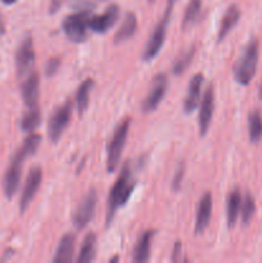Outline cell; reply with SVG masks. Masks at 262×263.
Instances as JSON below:
<instances>
[{"label": "cell", "instance_id": "obj_1", "mask_svg": "<svg viewBox=\"0 0 262 263\" xmlns=\"http://www.w3.org/2000/svg\"><path fill=\"white\" fill-rule=\"evenodd\" d=\"M40 143L41 136L39 134H30L25 139L22 146L13 156L9 167H8L7 172L4 175V180H3V190H4V194L8 199L13 198V195L17 193L18 186H20L23 162L27 157L33 156L36 153Z\"/></svg>", "mask_w": 262, "mask_h": 263}, {"label": "cell", "instance_id": "obj_2", "mask_svg": "<svg viewBox=\"0 0 262 263\" xmlns=\"http://www.w3.org/2000/svg\"><path fill=\"white\" fill-rule=\"evenodd\" d=\"M135 187L133 172H131L130 163L123 164L117 180L110 189L109 198H108V210H107V228L112 222L116 212L118 208L123 207L130 199L131 194Z\"/></svg>", "mask_w": 262, "mask_h": 263}, {"label": "cell", "instance_id": "obj_3", "mask_svg": "<svg viewBox=\"0 0 262 263\" xmlns=\"http://www.w3.org/2000/svg\"><path fill=\"white\" fill-rule=\"evenodd\" d=\"M258 41L253 39L247 44L246 48L241 51L240 57L234 64V79L241 86H247L253 80L257 71V64H258Z\"/></svg>", "mask_w": 262, "mask_h": 263}, {"label": "cell", "instance_id": "obj_4", "mask_svg": "<svg viewBox=\"0 0 262 263\" xmlns=\"http://www.w3.org/2000/svg\"><path fill=\"white\" fill-rule=\"evenodd\" d=\"M92 17L91 10L82 9L73 14L67 15L62 22V30L67 37L73 43H82L86 40L87 31L90 30V18Z\"/></svg>", "mask_w": 262, "mask_h": 263}, {"label": "cell", "instance_id": "obj_5", "mask_svg": "<svg viewBox=\"0 0 262 263\" xmlns=\"http://www.w3.org/2000/svg\"><path fill=\"white\" fill-rule=\"evenodd\" d=\"M130 118H126L125 121L120 123L116 127L115 133H113L112 139L109 141L107 151V170L108 172H113L117 168L118 163H120L121 156H122L123 148L126 145V140H127L128 130H130Z\"/></svg>", "mask_w": 262, "mask_h": 263}, {"label": "cell", "instance_id": "obj_6", "mask_svg": "<svg viewBox=\"0 0 262 263\" xmlns=\"http://www.w3.org/2000/svg\"><path fill=\"white\" fill-rule=\"evenodd\" d=\"M171 12L172 10L166 9L162 20L159 21L158 25L154 27L153 32H152L151 37H149L148 43H146L145 49H144V53H143L144 61L146 62L152 61V59L156 58L157 54L161 51L162 46H163L164 44V40H166L167 27H169L170 18H171Z\"/></svg>", "mask_w": 262, "mask_h": 263}, {"label": "cell", "instance_id": "obj_7", "mask_svg": "<svg viewBox=\"0 0 262 263\" xmlns=\"http://www.w3.org/2000/svg\"><path fill=\"white\" fill-rule=\"evenodd\" d=\"M72 116V103L66 100L63 104L59 105L51 115L50 120L48 123V135L53 143L61 139L63 133L66 131L67 126L69 125Z\"/></svg>", "mask_w": 262, "mask_h": 263}, {"label": "cell", "instance_id": "obj_8", "mask_svg": "<svg viewBox=\"0 0 262 263\" xmlns=\"http://www.w3.org/2000/svg\"><path fill=\"white\" fill-rule=\"evenodd\" d=\"M98 194L94 189L89 190L87 194L81 199L73 213V226L77 230H82L86 228L95 215Z\"/></svg>", "mask_w": 262, "mask_h": 263}, {"label": "cell", "instance_id": "obj_9", "mask_svg": "<svg viewBox=\"0 0 262 263\" xmlns=\"http://www.w3.org/2000/svg\"><path fill=\"white\" fill-rule=\"evenodd\" d=\"M35 48H33V41L30 35L26 36L20 44L15 53V67H17V74L20 77L30 73L35 63Z\"/></svg>", "mask_w": 262, "mask_h": 263}, {"label": "cell", "instance_id": "obj_10", "mask_svg": "<svg viewBox=\"0 0 262 263\" xmlns=\"http://www.w3.org/2000/svg\"><path fill=\"white\" fill-rule=\"evenodd\" d=\"M167 86H169V81H167L166 74L159 73L154 76L151 85V90H149L148 95H146L143 104H141V109H143L144 113L156 110V108L158 107L159 103L163 100L164 95H166Z\"/></svg>", "mask_w": 262, "mask_h": 263}, {"label": "cell", "instance_id": "obj_11", "mask_svg": "<svg viewBox=\"0 0 262 263\" xmlns=\"http://www.w3.org/2000/svg\"><path fill=\"white\" fill-rule=\"evenodd\" d=\"M41 181H43V171L41 167H33L31 171L28 172L27 179H26L25 186H23L22 194H21L20 199V211L25 212L31 204L32 199L35 198L36 193H38L39 187H40Z\"/></svg>", "mask_w": 262, "mask_h": 263}, {"label": "cell", "instance_id": "obj_12", "mask_svg": "<svg viewBox=\"0 0 262 263\" xmlns=\"http://www.w3.org/2000/svg\"><path fill=\"white\" fill-rule=\"evenodd\" d=\"M120 17V8L116 4L109 5L102 14L90 18L89 27L95 33H105L116 25Z\"/></svg>", "mask_w": 262, "mask_h": 263}, {"label": "cell", "instance_id": "obj_13", "mask_svg": "<svg viewBox=\"0 0 262 263\" xmlns=\"http://www.w3.org/2000/svg\"><path fill=\"white\" fill-rule=\"evenodd\" d=\"M213 109H215V91L212 85H208L203 94L202 103L199 109V131L200 136H204L210 128L211 121H212Z\"/></svg>", "mask_w": 262, "mask_h": 263}, {"label": "cell", "instance_id": "obj_14", "mask_svg": "<svg viewBox=\"0 0 262 263\" xmlns=\"http://www.w3.org/2000/svg\"><path fill=\"white\" fill-rule=\"evenodd\" d=\"M39 85H40V80L35 71H31L21 85V94H22V99L27 108L38 105Z\"/></svg>", "mask_w": 262, "mask_h": 263}, {"label": "cell", "instance_id": "obj_15", "mask_svg": "<svg viewBox=\"0 0 262 263\" xmlns=\"http://www.w3.org/2000/svg\"><path fill=\"white\" fill-rule=\"evenodd\" d=\"M211 216H212V195L207 192L200 197L199 204H198L194 226L195 234H202L207 229V226L210 225Z\"/></svg>", "mask_w": 262, "mask_h": 263}, {"label": "cell", "instance_id": "obj_16", "mask_svg": "<svg viewBox=\"0 0 262 263\" xmlns=\"http://www.w3.org/2000/svg\"><path fill=\"white\" fill-rule=\"evenodd\" d=\"M203 85V74L197 73L192 77L188 86L186 97L184 99V112L186 115L194 112L198 107V103L200 100V89Z\"/></svg>", "mask_w": 262, "mask_h": 263}, {"label": "cell", "instance_id": "obj_17", "mask_svg": "<svg viewBox=\"0 0 262 263\" xmlns=\"http://www.w3.org/2000/svg\"><path fill=\"white\" fill-rule=\"evenodd\" d=\"M241 12L239 9L238 5L231 4L230 7L226 9V12L223 13L222 20L220 22V28H218L217 33V43H221L222 40H225L226 36L229 35L231 30L238 25L239 20H240Z\"/></svg>", "mask_w": 262, "mask_h": 263}, {"label": "cell", "instance_id": "obj_18", "mask_svg": "<svg viewBox=\"0 0 262 263\" xmlns=\"http://www.w3.org/2000/svg\"><path fill=\"white\" fill-rule=\"evenodd\" d=\"M74 243H76V238H74V235H72V234L68 233L66 234V235L62 236V239L58 243V247H57L53 262L69 263L73 261Z\"/></svg>", "mask_w": 262, "mask_h": 263}, {"label": "cell", "instance_id": "obj_19", "mask_svg": "<svg viewBox=\"0 0 262 263\" xmlns=\"http://www.w3.org/2000/svg\"><path fill=\"white\" fill-rule=\"evenodd\" d=\"M154 231L146 230L139 238L133 253V261L136 263L148 262L151 258V243L153 239Z\"/></svg>", "mask_w": 262, "mask_h": 263}, {"label": "cell", "instance_id": "obj_20", "mask_svg": "<svg viewBox=\"0 0 262 263\" xmlns=\"http://www.w3.org/2000/svg\"><path fill=\"white\" fill-rule=\"evenodd\" d=\"M241 202H243V198H241L240 190L234 189L229 194L228 203H226V220H228L229 229L235 226L236 220H238V216L241 210Z\"/></svg>", "mask_w": 262, "mask_h": 263}, {"label": "cell", "instance_id": "obj_21", "mask_svg": "<svg viewBox=\"0 0 262 263\" xmlns=\"http://www.w3.org/2000/svg\"><path fill=\"white\" fill-rule=\"evenodd\" d=\"M136 27H138V22H136V17L134 13L128 12L126 14V17L123 18L122 23H121L120 28L117 30V32L115 33V37H113V43L117 45V44L123 43V41L128 40L134 36V33L136 32Z\"/></svg>", "mask_w": 262, "mask_h": 263}, {"label": "cell", "instance_id": "obj_22", "mask_svg": "<svg viewBox=\"0 0 262 263\" xmlns=\"http://www.w3.org/2000/svg\"><path fill=\"white\" fill-rule=\"evenodd\" d=\"M94 89V80L86 79L81 82L76 92V109L80 116L86 112L90 102V94Z\"/></svg>", "mask_w": 262, "mask_h": 263}, {"label": "cell", "instance_id": "obj_23", "mask_svg": "<svg viewBox=\"0 0 262 263\" xmlns=\"http://www.w3.org/2000/svg\"><path fill=\"white\" fill-rule=\"evenodd\" d=\"M95 243H97V236L95 234L89 233L85 236L84 241L80 248V253L77 256V263H90L95 259Z\"/></svg>", "mask_w": 262, "mask_h": 263}, {"label": "cell", "instance_id": "obj_24", "mask_svg": "<svg viewBox=\"0 0 262 263\" xmlns=\"http://www.w3.org/2000/svg\"><path fill=\"white\" fill-rule=\"evenodd\" d=\"M41 123V112L40 108L36 107L28 108L27 112L23 115L21 120V130L25 133H33Z\"/></svg>", "mask_w": 262, "mask_h": 263}, {"label": "cell", "instance_id": "obj_25", "mask_svg": "<svg viewBox=\"0 0 262 263\" xmlns=\"http://www.w3.org/2000/svg\"><path fill=\"white\" fill-rule=\"evenodd\" d=\"M248 134L252 143H259L262 139V115L253 110L248 115Z\"/></svg>", "mask_w": 262, "mask_h": 263}, {"label": "cell", "instance_id": "obj_26", "mask_svg": "<svg viewBox=\"0 0 262 263\" xmlns=\"http://www.w3.org/2000/svg\"><path fill=\"white\" fill-rule=\"evenodd\" d=\"M194 54H195L194 45L190 46L188 50L182 51V53L180 54L179 58H177L176 61L174 62V64H172V73H174L175 76H180V74L184 73V72L189 68L190 64H192L193 58H194Z\"/></svg>", "mask_w": 262, "mask_h": 263}, {"label": "cell", "instance_id": "obj_27", "mask_svg": "<svg viewBox=\"0 0 262 263\" xmlns=\"http://www.w3.org/2000/svg\"><path fill=\"white\" fill-rule=\"evenodd\" d=\"M200 9H202V0H190L188 4L186 9H185L184 17H182L181 28L186 30L190 26L194 25L195 21L198 20L200 14Z\"/></svg>", "mask_w": 262, "mask_h": 263}, {"label": "cell", "instance_id": "obj_28", "mask_svg": "<svg viewBox=\"0 0 262 263\" xmlns=\"http://www.w3.org/2000/svg\"><path fill=\"white\" fill-rule=\"evenodd\" d=\"M243 205H241V222L243 225H248L256 213V200L251 193H247L243 198Z\"/></svg>", "mask_w": 262, "mask_h": 263}, {"label": "cell", "instance_id": "obj_29", "mask_svg": "<svg viewBox=\"0 0 262 263\" xmlns=\"http://www.w3.org/2000/svg\"><path fill=\"white\" fill-rule=\"evenodd\" d=\"M184 175H185V164L184 162H180L176 171H175L174 177H172V189H174V192H179L180 190V187H181L182 185V180H184Z\"/></svg>", "mask_w": 262, "mask_h": 263}, {"label": "cell", "instance_id": "obj_30", "mask_svg": "<svg viewBox=\"0 0 262 263\" xmlns=\"http://www.w3.org/2000/svg\"><path fill=\"white\" fill-rule=\"evenodd\" d=\"M59 67H61V59L58 57H53V58L49 59L45 64V68H44V72H45L46 77H51L58 72Z\"/></svg>", "mask_w": 262, "mask_h": 263}, {"label": "cell", "instance_id": "obj_31", "mask_svg": "<svg viewBox=\"0 0 262 263\" xmlns=\"http://www.w3.org/2000/svg\"><path fill=\"white\" fill-rule=\"evenodd\" d=\"M182 257H181V243L180 241H176L174 247V251H172V257H171V261L172 262H179L182 261Z\"/></svg>", "mask_w": 262, "mask_h": 263}, {"label": "cell", "instance_id": "obj_32", "mask_svg": "<svg viewBox=\"0 0 262 263\" xmlns=\"http://www.w3.org/2000/svg\"><path fill=\"white\" fill-rule=\"evenodd\" d=\"M13 252H14V251H13V249H8V251L5 252V254H4V256L2 257V259H0V261H3V262H4V261H7V259H9L10 257H12L13 254H14V253H13Z\"/></svg>", "mask_w": 262, "mask_h": 263}, {"label": "cell", "instance_id": "obj_33", "mask_svg": "<svg viewBox=\"0 0 262 263\" xmlns=\"http://www.w3.org/2000/svg\"><path fill=\"white\" fill-rule=\"evenodd\" d=\"M5 31V25H4V18H3L2 13H0V35H3Z\"/></svg>", "mask_w": 262, "mask_h": 263}, {"label": "cell", "instance_id": "obj_34", "mask_svg": "<svg viewBox=\"0 0 262 263\" xmlns=\"http://www.w3.org/2000/svg\"><path fill=\"white\" fill-rule=\"evenodd\" d=\"M18 0H2V3L3 4H5V5H12V4H14V3H17Z\"/></svg>", "mask_w": 262, "mask_h": 263}, {"label": "cell", "instance_id": "obj_35", "mask_svg": "<svg viewBox=\"0 0 262 263\" xmlns=\"http://www.w3.org/2000/svg\"><path fill=\"white\" fill-rule=\"evenodd\" d=\"M175 2H176V0H169V4H167V9H171L172 10Z\"/></svg>", "mask_w": 262, "mask_h": 263}, {"label": "cell", "instance_id": "obj_36", "mask_svg": "<svg viewBox=\"0 0 262 263\" xmlns=\"http://www.w3.org/2000/svg\"><path fill=\"white\" fill-rule=\"evenodd\" d=\"M258 97H259V99L262 100V81H261V84H259V87H258Z\"/></svg>", "mask_w": 262, "mask_h": 263}, {"label": "cell", "instance_id": "obj_37", "mask_svg": "<svg viewBox=\"0 0 262 263\" xmlns=\"http://www.w3.org/2000/svg\"><path fill=\"white\" fill-rule=\"evenodd\" d=\"M118 261V257H115V258L109 259V262H117Z\"/></svg>", "mask_w": 262, "mask_h": 263}, {"label": "cell", "instance_id": "obj_38", "mask_svg": "<svg viewBox=\"0 0 262 263\" xmlns=\"http://www.w3.org/2000/svg\"><path fill=\"white\" fill-rule=\"evenodd\" d=\"M148 2H149V3H153V2H154V0H148Z\"/></svg>", "mask_w": 262, "mask_h": 263}, {"label": "cell", "instance_id": "obj_39", "mask_svg": "<svg viewBox=\"0 0 262 263\" xmlns=\"http://www.w3.org/2000/svg\"><path fill=\"white\" fill-rule=\"evenodd\" d=\"M100 2H105V0H100Z\"/></svg>", "mask_w": 262, "mask_h": 263}]
</instances>
